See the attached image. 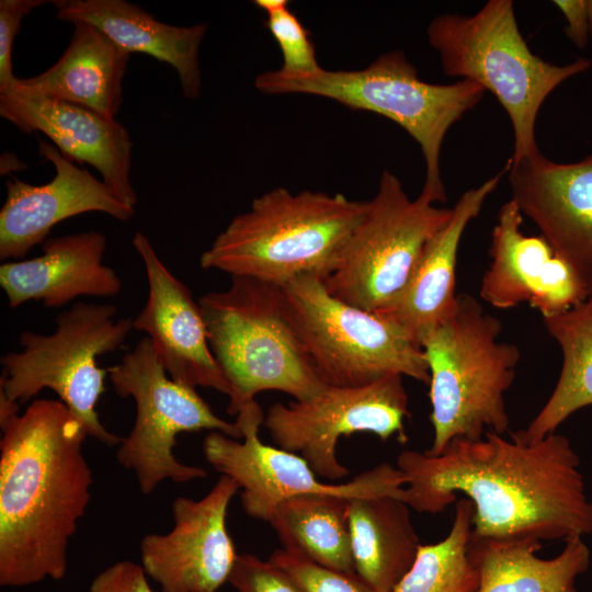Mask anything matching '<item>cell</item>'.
<instances>
[{
	"label": "cell",
	"instance_id": "cell-1",
	"mask_svg": "<svg viewBox=\"0 0 592 592\" xmlns=\"http://www.w3.org/2000/svg\"><path fill=\"white\" fill-rule=\"evenodd\" d=\"M396 466L406 480L402 501L418 512H442L464 493L474 536L565 540L592 533L579 455L556 432L527 442L519 431L509 439L488 431L454 439L437 455L402 451Z\"/></svg>",
	"mask_w": 592,
	"mask_h": 592
},
{
	"label": "cell",
	"instance_id": "cell-2",
	"mask_svg": "<svg viewBox=\"0 0 592 592\" xmlns=\"http://www.w3.org/2000/svg\"><path fill=\"white\" fill-rule=\"evenodd\" d=\"M0 395V584L20 588L68 569V546L91 499L82 423L60 400Z\"/></svg>",
	"mask_w": 592,
	"mask_h": 592
},
{
	"label": "cell",
	"instance_id": "cell-3",
	"mask_svg": "<svg viewBox=\"0 0 592 592\" xmlns=\"http://www.w3.org/2000/svg\"><path fill=\"white\" fill-rule=\"evenodd\" d=\"M367 201L275 187L253 200L200 259L204 270L285 286L310 275L325 281L364 216Z\"/></svg>",
	"mask_w": 592,
	"mask_h": 592
},
{
	"label": "cell",
	"instance_id": "cell-4",
	"mask_svg": "<svg viewBox=\"0 0 592 592\" xmlns=\"http://www.w3.org/2000/svg\"><path fill=\"white\" fill-rule=\"evenodd\" d=\"M428 42L449 77L473 81L491 92L506 112L514 138L511 162L539 151L535 128L549 94L592 62L578 58L550 64L528 47L511 0H489L473 15L442 13L426 29Z\"/></svg>",
	"mask_w": 592,
	"mask_h": 592
},
{
	"label": "cell",
	"instance_id": "cell-5",
	"mask_svg": "<svg viewBox=\"0 0 592 592\" xmlns=\"http://www.w3.org/2000/svg\"><path fill=\"white\" fill-rule=\"evenodd\" d=\"M255 88L265 94H310L350 109L385 116L403 128L419 145L425 178L421 194L435 203L447 200L441 175V149L449 128L485 95L479 84L460 79L431 83L401 50H390L358 70H326L289 76L278 69L259 73Z\"/></svg>",
	"mask_w": 592,
	"mask_h": 592
},
{
	"label": "cell",
	"instance_id": "cell-6",
	"mask_svg": "<svg viewBox=\"0 0 592 592\" xmlns=\"http://www.w3.org/2000/svg\"><path fill=\"white\" fill-rule=\"evenodd\" d=\"M499 319L485 312L469 294H459L454 311L419 340L430 373L433 442L440 454L454 439L503 434L510 418L504 392L512 385L521 353L499 342Z\"/></svg>",
	"mask_w": 592,
	"mask_h": 592
},
{
	"label": "cell",
	"instance_id": "cell-7",
	"mask_svg": "<svg viewBox=\"0 0 592 592\" xmlns=\"http://www.w3.org/2000/svg\"><path fill=\"white\" fill-rule=\"evenodd\" d=\"M210 350L229 382L228 413L276 390L307 399L327 384L291 319L283 287L231 276L224 291L200 297Z\"/></svg>",
	"mask_w": 592,
	"mask_h": 592
},
{
	"label": "cell",
	"instance_id": "cell-8",
	"mask_svg": "<svg viewBox=\"0 0 592 592\" xmlns=\"http://www.w3.org/2000/svg\"><path fill=\"white\" fill-rule=\"evenodd\" d=\"M116 311L113 305L78 301L58 315L53 333L23 331L22 350L0 360V395L25 403L48 388L79 419L88 436L117 446L122 437L106 430L96 412L107 373L96 357L119 349L133 329V319H116Z\"/></svg>",
	"mask_w": 592,
	"mask_h": 592
},
{
	"label": "cell",
	"instance_id": "cell-9",
	"mask_svg": "<svg viewBox=\"0 0 592 592\" xmlns=\"http://www.w3.org/2000/svg\"><path fill=\"white\" fill-rule=\"evenodd\" d=\"M283 292L295 329L327 385L360 387L391 374L430 383L421 346L398 326L333 297L315 276L297 277Z\"/></svg>",
	"mask_w": 592,
	"mask_h": 592
},
{
	"label": "cell",
	"instance_id": "cell-10",
	"mask_svg": "<svg viewBox=\"0 0 592 592\" xmlns=\"http://www.w3.org/2000/svg\"><path fill=\"white\" fill-rule=\"evenodd\" d=\"M106 372L115 392L132 398L136 406L134 425L117 445L116 458L135 474L144 494L167 479L185 483L207 476L204 468L185 465L174 456L180 433L212 430L242 439L237 421L223 420L196 388L168 375L147 337Z\"/></svg>",
	"mask_w": 592,
	"mask_h": 592
},
{
	"label": "cell",
	"instance_id": "cell-11",
	"mask_svg": "<svg viewBox=\"0 0 592 592\" xmlns=\"http://www.w3.org/2000/svg\"><path fill=\"white\" fill-rule=\"evenodd\" d=\"M435 204L421 193L411 200L397 175L384 170L337 267L323 281L329 294L371 312L389 306L428 242L452 216V208Z\"/></svg>",
	"mask_w": 592,
	"mask_h": 592
},
{
	"label": "cell",
	"instance_id": "cell-12",
	"mask_svg": "<svg viewBox=\"0 0 592 592\" xmlns=\"http://www.w3.org/2000/svg\"><path fill=\"white\" fill-rule=\"evenodd\" d=\"M402 377L391 374L360 387L326 385L307 399L275 402L263 424L277 447L300 455L317 476L342 479L350 473L337 455L342 436L364 432L406 442L409 411Z\"/></svg>",
	"mask_w": 592,
	"mask_h": 592
},
{
	"label": "cell",
	"instance_id": "cell-13",
	"mask_svg": "<svg viewBox=\"0 0 592 592\" xmlns=\"http://www.w3.org/2000/svg\"><path fill=\"white\" fill-rule=\"evenodd\" d=\"M242 441L213 431L203 442L205 459L221 475L232 478L241 491L243 511L269 522L278 503L294 496L327 493L349 500L392 496L402 500L406 480L397 466L382 463L343 483L317 479L298 454L264 444L259 436L264 414L253 400L237 414Z\"/></svg>",
	"mask_w": 592,
	"mask_h": 592
},
{
	"label": "cell",
	"instance_id": "cell-14",
	"mask_svg": "<svg viewBox=\"0 0 592 592\" xmlns=\"http://www.w3.org/2000/svg\"><path fill=\"white\" fill-rule=\"evenodd\" d=\"M240 489L221 475L198 500L178 497L173 528L140 542L141 567L162 592H217L229 580L238 554L227 530V511Z\"/></svg>",
	"mask_w": 592,
	"mask_h": 592
},
{
	"label": "cell",
	"instance_id": "cell-15",
	"mask_svg": "<svg viewBox=\"0 0 592 592\" xmlns=\"http://www.w3.org/2000/svg\"><path fill=\"white\" fill-rule=\"evenodd\" d=\"M505 170L512 201L538 227L592 297V153L559 163L537 153Z\"/></svg>",
	"mask_w": 592,
	"mask_h": 592
},
{
	"label": "cell",
	"instance_id": "cell-16",
	"mask_svg": "<svg viewBox=\"0 0 592 592\" xmlns=\"http://www.w3.org/2000/svg\"><path fill=\"white\" fill-rule=\"evenodd\" d=\"M133 244L148 282V297L133 319V329L147 334L173 380L193 388H212L230 398L231 386L210 350L198 301L164 265L146 235L136 232Z\"/></svg>",
	"mask_w": 592,
	"mask_h": 592
},
{
	"label": "cell",
	"instance_id": "cell-17",
	"mask_svg": "<svg viewBox=\"0 0 592 592\" xmlns=\"http://www.w3.org/2000/svg\"><path fill=\"white\" fill-rule=\"evenodd\" d=\"M38 153L49 161L54 178L34 185L16 178L7 181L0 210V259H23L48 239L54 226L84 213L100 212L127 221L135 207L122 201L101 179L69 160L50 141L38 139Z\"/></svg>",
	"mask_w": 592,
	"mask_h": 592
},
{
	"label": "cell",
	"instance_id": "cell-18",
	"mask_svg": "<svg viewBox=\"0 0 592 592\" xmlns=\"http://www.w3.org/2000/svg\"><path fill=\"white\" fill-rule=\"evenodd\" d=\"M523 214L512 201L504 203L492 229L491 263L479 295L500 309L528 303L543 318L570 310L588 296L572 267L542 236L521 230Z\"/></svg>",
	"mask_w": 592,
	"mask_h": 592
},
{
	"label": "cell",
	"instance_id": "cell-19",
	"mask_svg": "<svg viewBox=\"0 0 592 592\" xmlns=\"http://www.w3.org/2000/svg\"><path fill=\"white\" fill-rule=\"evenodd\" d=\"M0 115L24 133H41L71 161L89 163L126 204L135 207L130 182L133 143L116 118L69 102L27 93L15 86L0 92Z\"/></svg>",
	"mask_w": 592,
	"mask_h": 592
},
{
	"label": "cell",
	"instance_id": "cell-20",
	"mask_svg": "<svg viewBox=\"0 0 592 592\" xmlns=\"http://www.w3.org/2000/svg\"><path fill=\"white\" fill-rule=\"evenodd\" d=\"M106 237L95 230L46 239L43 253L0 266V285L9 306L41 300L56 308L80 296L110 297L122 289L116 272L103 263Z\"/></svg>",
	"mask_w": 592,
	"mask_h": 592
},
{
	"label": "cell",
	"instance_id": "cell-21",
	"mask_svg": "<svg viewBox=\"0 0 592 592\" xmlns=\"http://www.w3.org/2000/svg\"><path fill=\"white\" fill-rule=\"evenodd\" d=\"M505 171L504 168L462 194L452 207L451 218L428 242L402 292L389 306L375 312L398 326L417 344L426 331L454 311L458 296L456 263L462 237Z\"/></svg>",
	"mask_w": 592,
	"mask_h": 592
},
{
	"label": "cell",
	"instance_id": "cell-22",
	"mask_svg": "<svg viewBox=\"0 0 592 592\" xmlns=\"http://www.w3.org/2000/svg\"><path fill=\"white\" fill-rule=\"evenodd\" d=\"M56 18L86 22L103 32L128 53L147 54L172 66L182 92L196 99L202 87L198 53L206 23L177 26L155 19L139 5L124 0H55Z\"/></svg>",
	"mask_w": 592,
	"mask_h": 592
},
{
	"label": "cell",
	"instance_id": "cell-23",
	"mask_svg": "<svg viewBox=\"0 0 592 592\" xmlns=\"http://www.w3.org/2000/svg\"><path fill=\"white\" fill-rule=\"evenodd\" d=\"M130 53L98 27L73 23L69 45L47 70L15 87L34 95L69 102L114 119L123 99V78Z\"/></svg>",
	"mask_w": 592,
	"mask_h": 592
},
{
	"label": "cell",
	"instance_id": "cell-24",
	"mask_svg": "<svg viewBox=\"0 0 592 592\" xmlns=\"http://www.w3.org/2000/svg\"><path fill=\"white\" fill-rule=\"evenodd\" d=\"M536 537H478L470 533L468 557L477 571L476 592H578L576 578L590 566V550L580 535L565 539L554 558L537 556Z\"/></svg>",
	"mask_w": 592,
	"mask_h": 592
},
{
	"label": "cell",
	"instance_id": "cell-25",
	"mask_svg": "<svg viewBox=\"0 0 592 592\" xmlns=\"http://www.w3.org/2000/svg\"><path fill=\"white\" fill-rule=\"evenodd\" d=\"M349 523L355 573L377 592H392L421 546L410 506L392 496L352 499Z\"/></svg>",
	"mask_w": 592,
	"mask_h": 592
},
{
	"label": "cell",
	"instance_id": "cell-26",
	"mask_svg": "<svg viewBox=\"0 0 592 592\" xmlns=\"http://www.w3.org/2000/svg\"><path fill=\"white\" fill-rule=\"evenodd\" d=\"M349 508L344 497L298 494L278 503L269 523L284 549L323 567L355 573Z\"/></svg>",
	"mask_w": 592,
	"mask_h": 592
},
{
	"label": "cell",
	"instance_id": "cell-27",
	"mask_svg": "<svg viewBox=\"0 0 592 592\" xmlns=\"http://www.w3.org/2000/svg\"><path fill=\"white\" fill-rule=\"evenodd\" d=\"M543 321L561 349L562 366L546 403L527 428L519 431L527 442L555 433L573 412L592 405V297Z\"/></svg>",
	"mask_w": 592,
	"mask_h": 592
},
{
	"label": "cell",
	"instance_id": "cell-28",
	"mask_svg": "<svg viewBox=\"0 0 592 592\" xmlns=\"http://www.w3.org/2000/svg\"><path fill=\"white\" fill-rule=\"evenodd\" d=\"M473 514L469 499L457 500L447 536L421 544L414 563L392 592H476L479 579L467 553Z\"/></svg>",
	"mask_w": 592,
	"mask_h": 592
},
{
	"label": "cell",
	"instance_id": "cell-29",
	"mask_svg": "<svg viewBox=\"0 0 592 592\" xmlns=\"http://www.w3.org/2000/svg\"><path fill=\"white\" fill-rule=\"evenodd\" d=\"M285 572L301 592H377L356 573L334 570L284 548L267 559Z\"/></svg>",
	"mask_w": 592,
	"mask_h": 592
},
{
	"label": "cell",
	"instance_id": "cell-30",
	"mask_svg": "<svg viewBox=\"0 0 592 592\" xmlns=\"http://www.w3.org/2000/svg\"><path fill=\"white\" fill-rule=\"evenodd\" d=\"M266 27L276 41L283 64L278 70L289 76L317 72L322 67L316 56L315 45L298 18L285 7L266 13Z\"/></svg>",
	"mask_w": 592,
	"mask_h": 592
},
{
	"label": "cell",
	"instance_id": "cell-31",
	"mask_svg": "<svg viewBox=\"0 0 592 592\" xmlns=\"http://www.w3.org/2000/svg\"><path fill=\"white\" fill-rule=\"evenodd\" d=\"M228 582L237 592H301L275 565L250 554L238 555Z\"/></svg>",
	"mask_w": 592,
	"mask_h": 592
},
{
	"label": "cell",
	"instance_id": "cell-32",
	"mask_svg": "<svg viewBox=\"0 0 592 592\" xmlns=\"http://www.w3.org/2000/svg\"><path fill=\"white\" fill-rule=\"evenodd\" d=\"M44 0L0 1V92L12 89L18 80L13 75L12 52L22 20Z\"/></svg>",
	"mask_w": 592,
	"mask_h": 592
},
{
	"label": "cell",
	"instance_id": "cell-33",
	"mask_svg": "<svg viewBox=\"0 0 592 592\" xmlns=\"http://www.w3.org/2000/svg\"><path fill=\"white\" fill-rule=\"evenodd\" d=\"M89 592H155L141 565L119 560L101 571L91 582Z\"/></svg>",
	"mask_w": 592,
	"mask_h": 592
},
{
	"label": "cell",
	"instance_id": "cell-34",
	"mask_svg": "<svg viewBox=\"0 0 592 592\" xmlns=\"http://www.w3.org/2000/svg\"><path fill=\"white\" fill-rule=\"evenodd\" d=\"M566 20V34L579 48H584L590 38L589 0H555Z\"/></svg>",
	"mask_w": 592,
	"mask_h": 592
},
{
	"label": "cell",
	"instance_id": "cell-35",
	"mask_svg": "<svg viewBox=\"0 0 592 592\" xmlns=\"http://www.w3.org/2000/svg\"><path fill=\"white\" fill-rule=\"evenodd\" d=\"M253 3L262 9L265 13L288 7V2L285 0H255Z\"/></svg>",
	"mask_w": 592,
	"mask_h": 592
},
{
	"label": "cell",
	"instance_id": "cell-36",
	"mask_svg": "<svg viewBox=\"0 0 592 592\" xmlns=\"http://www.w3.org/2000/svg\"><path fill=\"white\" fill-rule=\"evenodd\" d=\"M590 38L592 39V0H589Z\"/></svg>",
	"mask_w": 592,
	"mask_h": 592
}]
</instances>
